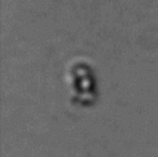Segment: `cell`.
Wrapping results in <instances>:
<instances>
[]
</instances>
